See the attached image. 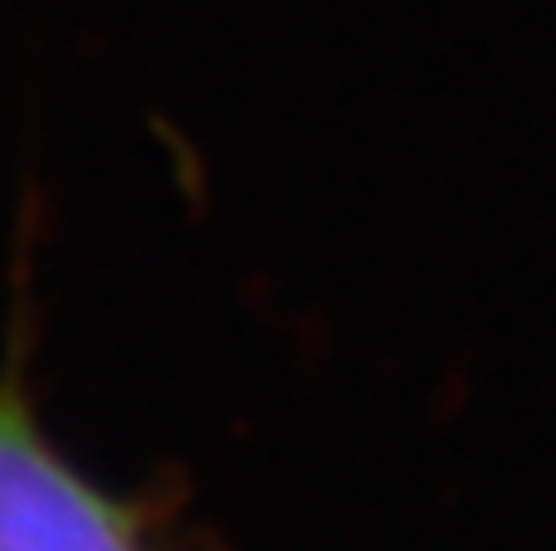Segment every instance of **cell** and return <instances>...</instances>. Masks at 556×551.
I'll list each match as a JSON object with an SVG mask.
<instances>
[{
    "mask_svg": "<svg viewBox=\"0 0 556 551\" xmlns=\"http://www.w3.org/2000/svg\"><path fill=\"white\" fill-rule=\"evenodd\" d=\"M0 551H156L152 513L54 439L20 332L0 357Z\"/></svg>",
    "mask_w": 556,
    "mask_h": 551,
    "instance_id": "cell-1",
    "label": "cell"
}]
</instances>
